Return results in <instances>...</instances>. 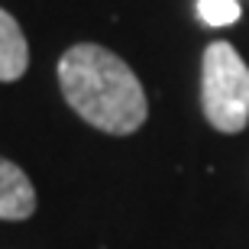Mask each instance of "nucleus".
I'll list each match as a JSON object with an SVG mask.
<instances>
[{"instance_id":"obj_3","label":"nucleus","mask_w":249,"mask_h":249,"mask_svg":"<svg viewBox=\"0 0 249 249\" xmlns=\"http://www.w3.org/2000/svg\"><path fill=\"white\" fill-rule=\"evenodd\" d=\"M36 211V188L26 172L0 156V220H26Z\"/></svg>"},{"instance_id":"obj_4","label":"nucleus","mask_w":249,"mask_h":249,"mask_svg":"<svg viewBox=\"0 0 249 249\" xmlns=\"http://www.w3.org/2000/svg\"><path fill=\"white\" fill-rule=\"evenodd\" d=\"M29 68L26 36L7 10H0V81H17Z\"/></svg>"},{"instance_id":"obj_5","label":"nucleus","mask_w":249,"mask_h":249,"mask_svg":"<svg viewBox=\"0 0 249 249\" xmlns=\"http://www.w3.org/2000/svg\"><path fill=\"white\" fill-rule=\"evenodd\" d=\"M240 0H197V17L207 26H230L240 19Z\"/></svg>"},{"instance_id":"obj_1","label":"nucleus","mask_w":249,"mask_h":249,"mask_svg":"<svg viewBox=\"0 0 249 249\" xmlns=\"http://www.w3.org/2000/svg\"><path fill=\"white\" fill-rule=\"evenodd\" d=\"M58 84L68 107L94 129L129 136L146 123L149 104L139 78L110 49L81 42L58 58Z\"/></svg>"},{"instance_id":"obj_2","label":"nucleus","mask_w":249,"mask_h":249,"mask_svg":"<svg viewBox=\"0 0 249 249\" xmlns=\"http://www.w3.org/2000/svg\"><path fill=\"white\" fill-rule=\"evenodd\" d=\"M201 107L220 133H243L249 123V68L230 42H211L201 62Z\"/></svg>"}]
</instances>
